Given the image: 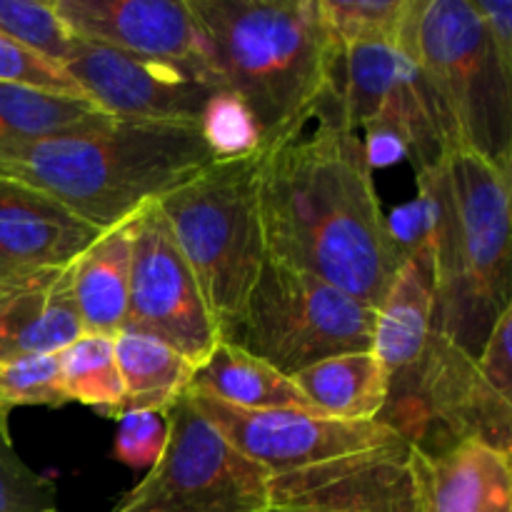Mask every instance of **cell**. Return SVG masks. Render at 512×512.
I'll list each match as a JSON object with an SVG mask.
<instances>
[{"mask_svg":"<svg viewBox=\"0 0 512 512\" xmlns=\"http://www.w3.org/2000/svg\"><path fill=\"white\" fill-rule=\"evenodd\" d=\"M130 220L105 230L73 265V290L83 333L125 328L130 298Z\"/></svg>","mask_w":512,"mask_h":512,"instance_id":"obj_21","label":"cell"},{"mask_svg":"<svg viewBox=\"0 0 512 512\" xmlns=\"http://www.w3.org/2000/svg\"><path fill=\"white\" fill-rule=\"evenodd\" d=\"M215 163L200 125L115 120L15 150L0 178L28 185L88 225L110 230Z\"/></svg>","mask_w":512,"mask_h":512,"instance_id":"obj_3","label":"cell"},{"mask_svg":"<svg viewBox=\"0 0 512 512\" xmlns=\"http://www.w3.org/2000/svg\"><path fill=\"white\" fill-rule=\"evenodd\" d=\"M70 403L60 375V353L0 360V413L13 408H60Z\"/></svg>","mask_w":512,"mask_h":512,"instance_id":"obj_26","label":"cell"},{"mask_svg":"<svg viewBox=\"0 0 512 512\" xmlns=\"http://www.w3.org/2000/svg\"><path fill=\"white\" fill-rule=\"evenodd\" d=\"M0 83L85 98L83 90L78 88V83L70 78L63 65L43 58L40 53L5 38V35H0Z\"/></svg>","mask_w":512,"mask_h":512,"instance_id":"obj_30","label":"cell"},{"mask_svg":"<svg viewBox=\"0 0 512 512\" xmlns=\"http://www.w3.org/2000/svg\"><path fill=\"white\" fill-rule=\"evenodd\" d=\"M210 425L248 460L270 475L293 473L345 455L370 453L403 440L380 420H338L308 410H245L193 398Z\"/></svg>","mask_w":512,"mask_h":512,"instance_id":"obj_12","label":"cell"},{"mask_svg":"<svg viewBox=\"0 0 512 512\" xmlns=\"http://www.w3.org/2000/svg\"><path fill=\"white\" fill-rule=\"evenodd\" d=\"M220 88L255 118L260 153L303 133L333 85L338 45L318 0H188Z\"/></svg>","mask_w":512,"mask_h":512,"instance_id":"obj_2","label":"cell"},{"mask_svg":"<svg viewBox=\"0 0 512 512\" xmlns=\"http://www.w3.org/2000/svg\"><path fill=\"white\" fill-rule=\"evenodd\" d=\"M35 270H28V268H20V265H15L13 260L5 258L3 253H0V293H5V290H10L13 285L23 283L28 275H33Z\"/></svg>","mask_w":512,"mask_h":512,"instance_id":"obj_33","label":"cell"},{"mask_svg":"<svg viewBox=\"0 0 512 512\" xmlns=\"http://www.w3.org/2000/svg\"><path fill=\"white\" fill-rule=\"evenodd\" d=\"M110 115L88 98L0 83V150L25 148L75 130L98 128Z\"/></svg>","mask_w":512,"mask_h":512,"instance_id":"obj_23","label":"cell"},{"mask_svg":"<svg viewBox=\"0 0 512 512\" xmlns=\"http://www.w3.org/2000/svg\"><path fill=\"white\" fill-rule=\"evenodd\" d=\"M125 328L163 340L198 368L220 330L155 200L130 220V298Z\"/></svg>","mask_w":512,"mask_h":512,"instance_id":"obj_10","label":"cell"},{"mask_svg":"<svg viewBox=\"0 0 512 512\" xmlns=\"http://www.w3.org/2000/svg\"><path fill=\"white\" fill-rule=\"evenodd\" d=\"M263 153L258 210L268 258L308 270L378 308L400 258L380 210L363 138L338 115Z\"/></svg>","mask_w":512,"mask_h":512,"instance_id":"obj_1","label":"cell"},{"mask_svg":"<svg viewBox=\"0 0 512 512\" xmlns=\"http://www.w3.org/2000/svg\"><path fill=\"white\" fill-rule=\"evenodd\" d=\"M260 158L263 153L215 160L155 200L198 280L220 338L238 323L268 258L258 210Z\"/></svg>","mask_w":512,"mask_h":512,"instance_id":"obj_6","label":"cell"},{"mask_svg":"<svg viewBox=\"0 0 512 512\" xmlns=\"http://www.w3.org/2000/svg\"><path fill=\"white\" fill-rule=\"evenodd\" d=\"M115 358L123 378V400L110 418L128 413L168 415L188 395L195 365L163 340L140 330L115 333Z\"/></svg>","mask_w":512,"mask_h":512,"instance_id":"obj_20","label":"cell"},{"mask_svg":"<svg viewBox=\"0 0 512 512\" xmlns=\"http://www.w3.org/2000/svg\"><path fill=\"white\" fill-rule=\"evenodd\" d=\"M0 35L60 65L75 40L53 3L38 0H0Z\"/></svg>","mask_w":512,"mask_h":512,"instance_id":"obj_27","label":"cell"},{"mask_svg":"<svg viewBox=\"0 0 512 512\" xmlns=\"http://www.w3.org/2000/svg\"><path fill=\"white\" fill-rule=\"evenodd\" d=\"M200 133L215 160H238L260 153L255 118L230 90H215L200 118Z\"/></svg>","mask_w":512,"mask_h":512,"instance_id":"obj_28","label":"cell"},{"mask_svg":"<svg viewBox=\"0 0 512 512\" xmlns=\"http://www.w3.org/2000/svg\"><path fill=\"white\" fill-rule=\"evenodd\" d=\"M413 512H512L510 455L465 440L440 455L410 448Z\"/></svg>","mask_w":512,"mask_h":512,"instance_id":"obj_15","label":"cell"},{"mask_svg":"<svg viewBox=\"0 0 512 512\" xmlns=\"http://www.w3.org/2000/svg\"><path fill=\"white\" fill-rule=\"evenodd\" d=\"M163 455L113 512H270V473L240 455L190 395L168 415Z\"/></svg>","mask_w":512,"mask_h":512,"instance_id":"obj_9","label":"cell"},{"mask_svg":"<svg viewBox=\"0 0 512 512\" xmlns=\"http://www.w3.org/2000/svg\"><path fill=\"white\" fill-rule=\"evenodd\" d=\"M433 313V253L430 245H423L400 263L393 283L375 308L373 353L388 380L405 373L423 355L433 335Z\"/></svg>","mask_w":512,"mask_h":512,"instance_id":"obj_18","label":"cell"},{"mask_svg":"<svg viewBox=\"0 0 512 512\" xmlns=\"http://www.w3.org/2000/svg\"><path fill=\"white\" fill-rule=\"evenodd\" d=\"M60 375L68 400L113 415L123 400V378L115 358V335L83 333L60 350Z\"/></svg>","mask_w":512,"mask_h":512,"instance_id":"obj_24","label":"cell"},{"mask_svg":"<svg viewBox=\"0 0 512 512\" xmlns=\"http://www.w3.org/2000/svg\"><path fill=\"white\" fill-rule=\"evenodd\" d=\"M63 68L115 120L200 125L218 80L205 65L145 58L75 38Z\"/></svg>","mask_w":512,"mask_h":512,"instance_id":"obj_11","label":"cell"},{"mask_svg":"<svg viewBox=\"0 0 512 512\" xmlns=\"http://www.w3.org/2000/svg\"><path fill=\"white\" fill-rule=\"evenodd\" d=\"M325 30L338 45H398L413 0H318Z\"/></svg>","mask_w":512,"mask_h":512,"instance_id":"obj_25","label":"cell"},{"mask_svg":"<svg viewBox=\"0 0 512 512\" xmlns=\"http://www.w3.org/2000/svg\"><path fill=\"white\" fill-rule=\"evenodd\" d=\"M73 265L35 270L0 293V360L60 353L83 335Z\"/></svg>","mask_w":512,"mask_h":512,"instance_id":"obj_17","label":"cell"},{"mask_svg":"<svg viewBox=\"0 0 512 512\" xmlns=\"http://www.w3.org/2000/svg\"><path fill=\"white\" fill-rule=\"evenodd\" d=\"M188 395L218 400L245 410H308L318 413L303 398L288 375L248 353L240 345L220 338L208 358L195 368ZM323 415V413H320Z\"/></svg>","mask_w":512,"mask_h":512,"instance_id":"obj_19","label":"cell"},{"mask_svg":"<svg viewBox=\"0 0 512 512\" xmlns=\"http://www.w3.org/2000/svg\"><path fill=\"white\" fill-rule=\"evenodd\" d=\"M483 20L495 53L512 68V3L510 0H470Z\"/></svg>","mask_w":512,"mask_h":512,"instance_id":"obj_32","label":"cell"},{"mask_svg":"<svg viewBox=\"0 0 512 512\" xmlns=\"http://www.w3.org/2000/svg\"><path fill=\"white\" fill-rule=\"evenodd\" d=\"M270 510L413 512V470L405 443L270 475Z\"/></svg>","mask_w":512,"mask_h":512,"instance_id":"obj_13","label":"cell"},{"mask_svg":"<svg viewBox=\"0 0 512 512\" xmlns=\"http://www.w3.org/2000/svg\"><path fill=\"white\" fill-rule=\"evenodd\" d=\"M378 420L423 455L465 440L512 453V398L493 388L478 358L438 333L405 373L388 380Z\"/></svg>","mask_w":512,"mask_h":512,"instance_id":"obj_8","label":"cell"},{"mask_svg":"<svg viewBox=\"0 0 512 512\" xmlns=\"http://www.w3.org/2000/svg\"><path fill=\"white\" fill-rule=\"evenodd\" d=\"M375 310L308 270L265 258L238 323L223 335L278 373L373 350Z\"/></svg>","mask_w":512,"mask_h":512,"instance_id":"obj_7","label":"cell"},{"mask_svg":"<svg viewBox=\"0 0 512 512\" xmlns=\"http://www.w3.org/2000/svg\"><path fill=\"white\" fill-rule=\"evenodd\" d=\"M53 8L80 40L208 68L188 0H53Z\"/></svg>","mask_w":512,"mask_h":512,"instance_id":"obj_14","label":"cell"},{"mask_svg":"<svg viewBox=\"0 0 512 512\" xmlns=\"http://www.w3.org/2000/svg\"><path fill=\"white\" fill-rule=\"evenodd\" d=\"M120 420L115 458L130 468H153L168 438V420L158 413H128Z\"/></svg>","mask_w":512,"mask_h":512,"instance_id":"obj_31","label":"cell"},{"mask_svg":"<svg viewBox=\"0 0 512 512\" xmlns=\"http://www.w3.org/2000/svg\"><path fill=\"white\" fill-rule=\"evenodd\" d=\"M100 235L48 195L0 178V253L20 268L75 263Z\"/></svg>","mask_w":512,"mask_h":512,"instance_id":"obj_16","label":"cell"},{"mask_svg":"<svg viewBox=\"0 0 512 512\" xmlns=\"http://www.w3.org/2000/svg\"><path fill=\"white\" fill-rule=\"evenodd\" d=\"M0 512H58L55 485L23 463L0 413Z\"/></svg>","mask_w":512,"mask_h":512,"instance_id":"obj_29","label":"cell"},{"mask_svg":"<svg viewBox=\"0 0 512 512\" xmlns=\"http://www.w3.org/2000/svg\"><path fill=\"white\" fill-rule=\"evenodd\" d=\"M510 183V170L473 153H450L418 175V193L433 210V333L473 358L512 308Z\"/></svg>","mask_w":512,"mask_h":512,"instance_id":"obj_4","label":"cell"},{"mask_svg":"<svg viewBox=\"0 0 512 512\" xmlns=\"http://www.w3.org/2000/svg\"><path fill=\"white\" fill-rule=\"evenodd\" d=\"M270 512H278V510H270Z\"/></svg>","mask_w":512,"mask_h":512,"instance_id":"obj_34","label":"cell"},{"mask_svg":"<svg viewBox=\"0 0 512 512\" xmlns=\"http://www.w3.org/2000/svg\"><path fill=\"white\" fill-rule=\"evenodd\" d=\"M290 380L318 413L338 420H378L388 398V375L373 350L325 358Z\"/></svg>","mask_w":512,"mask_h":512,"instance_id":"obj_22","label":"cell"},{"mask_svg":"<svg viewBox=\"0 0 512 512\" xmlns=\"http://www.w3.org/2000/svg\"><path fill=\"white\" fill-rule=\"evenodd\" d=\"M398 48L413 60L448 153L512 173V68L495 53L470 0H413Z\"/></svg>","mask_w":512,"mask_h":512,"instance_id":"obj_5","label":"cell"}]
</instances>
